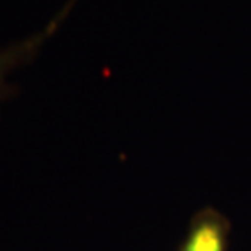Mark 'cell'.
<instances>
[{"mask_svg":"<svg viewBox=\"0 0 251 251\" xmlns=\"http://www.w3.org/2000/svg\"><path fill=\"white\" fill-rule=\"evenodd\" d=\"M72 7H73V0L68 2L41 31L0 49V100L8 93L10 75L17 70V68L26 65L29 60H33L39 54L42 46L57 33V29L60 28L63 20L68 17Z\"/></svg>","mask_w":251,"mask_h":251,"instance_id":"1","label":"cell"},{"mask_svg":"<svg viewBox=\"0 0 251 251\" xmlns=\"http://www.w3.org/2000/svg\"><path fill=\"white\" fill-rule=\"evenodd\" d=\"M230 221L216 207H204L191 217L177 251H228Z\"/></svg>","mask_w":251,"mask_h":251,"instance_id":"2","label":"cell"}]
</instances>
